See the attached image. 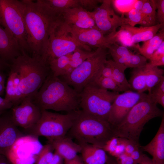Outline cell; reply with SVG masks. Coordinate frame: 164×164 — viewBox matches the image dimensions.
Returning <instances> with one entry per match:
<instances>
[{"instance_id":"cell-7","label":"cell","mask_w":164,"mask_h":164,"mask_svg":"<svg viewBox=\"0 0 164 164\" xmlns=\"http://www.w3.org/2000/svg\"><path fill=\"white\" fill-rule=\"evenodd\" d=\"M119 94L90 83L80 93L79 107L85 114L108 121L112 104Z\"/></svg>"},{"instance_id":"cell-45","label":"cell","mask_w":164,"mask_h":164,"mask_svg":"<svg viewBox=\"0 0 164 164\" xmlns=\"http://www.w3.org/2000/svg\"><path fill=\"white\" fill-rule=\"evenodd\" d=\"M164 56V41L153 53L150 60L159 59Z\"/></svg>"},{"instance_id":"cell-42","label":"cell","mask_w":164,"mask_h":164,"mask_svg":"<svg viewBox=\"0 0 164 164\" xmlns=\"http://www.w3.org/2000/svg\"><path fill=\"white\" fill-rule=\"evenodd\" d=\"M134 160L139 164L148 159L149 157L143 153L140 147L136 149L130 155Z\"/></svg>"},{"instance_id":"cell-26","label":"cell","mask_w":164,"mask_h":164,"mask_svg":"<svg viewBox=\"0 0 164 164\" xmlns=\"http://www.w3.org/2000/svg\"><path fill=\"white\" fill-rule=\"evenodd\" d=\"M147 71V64L140 67L133 68L128 81L131 89L138 93H143L146 91Z\"/></svg>"},{"instance_id":"cell-6","label":"cell","mask_w":164,"mask_h":164,"mask_svg":"<svg viewBox=\"0 0 164 164\" xmlns=\"http://www.w3.org/2000/svg\"><path fill=\"white\" fill-rule=\"evenodd\" d=\"M78 110L64 114L42 110L39 121L26 131L35 137H46L48 142L63 138L73 126Z\"/></svg>"},{"instance_id":"cell-52","label":"cell","mask_w":164,"mask_h":164,"mask_svg":"<svg viewBox=\"0 0 164 164\" xmlns=\"http://www.w3.org/2000/svg\"><path fill=\"white\" fill-rule=\"evenodd\" d=\"M149 63L151 66L154 67L163 66L164 65V56L161 58L156 60H150Z\"/></svg>"},{"instance_id":"cell-47","label":"cell","mask_w":164,"mask_h":164,"mask_svg":"<svg viewBox=\"0 0 164 164\" xmlns=\"http://www.w3.org/2000/svg\"><path fill=\"white\" fill-rule=\"evenodd\" d=\"M148 91L152 93H164V77Z\"/></svg>"},{"instance_id":"cell-20","label":"cell","mask_w":164,"mask_h":164,"mask_svg":"<svg viewBox=\"0 0 164 164\" xmlns=\"http://www.w3.org/2000/svg\"><path fill=\"white\" fill-rule=\"evenodd\" d=\"M6 85L4 98L12 103L13 106L19 104L24 98L19 88V75L10 65Z\"/></svg>"},{"instance_id":"cell-2","label":"cell","mask_w":164,"mask_h":164,"mask_svg":"<svg viewBox=\"0 0 164 164\" xmlns=\"http://www.w3.org/2000/svg\"><path fill=\"white\" fill-rule=\"evenodd\" d=\"M21 1L29 51L32 56L41 57L46 47L51 24L55 19L36 1Z\"/></svg>"},{"instance_id":"cell-28","label":"cell","mask_w":164,"mask_h":164,"mask_svg":"<svg viewBox=\"0 0 164 164\" xmlns=\"http://www.w3.org/2000/svg\"><path fill=\"white\" fill-rule=\"evenodd\" d=\"M72 53L54 59L49 62L48 66L54 76L60 77L66 74Z\"/></svg>"},{"instance_id":"cell-14","label":"cell","mask_w":164,"mask_h":164,"mask_svg":"<svg viewBox=\"0 0 164 164\" xmlns=\"http://www.w3.org/2000/svg\"><path fill=\"white\" fill-rule=\"evenodd\" d=\"M67 25L73 38L84 50L91 51L89 46L107 49L110 45L106 42L105 36L97 29H80Z\"/></svg>"},{"instance_id":"cell-13","label":"cell","mask_w":164,"mask_h":164,"mask_svg":"<svg viewBox=\"0 0 164 164\" xmlns=\"http://www.w3.org/2000/svg\"><path fill=\"white\" fill-rule=\"evenodd\" d=\"M147 94L131 90L119 94L112 104L108 122L114 128L125 118L131 109Z\"/></svg>"},{"instance_id":"cell-23","label":"cell","mask_w":164,"mask_h":164,"mask_svg":"<svg viewBox=\"0 0 164 164\" xmlns=\"http://www.w3.org/2000/svg\"><path fill=\"white\" fill-rule=\"evenodd\" d=\"M79 144L84 164H106L108 155L103 149L88 144Z\"/></svg>"},{"instance_id":"cell-49","label":"cell","mask_w":164,"mask_h":164,"mask_svg":"<svg viewBox=\"0 0 164 164\" xmlns=\"http://www.w3.org/2000/svg\"><path fill=\"white\" fill-rule=\"evenodd\" d=\"M64 162L63 159L54 152L52 158L48 164H64Z\"/></svg>"},{"instance_id":"cell-25","label":"cell","mask_w":164,"mask_h":164,"mask_svg":"<svg viewBox=\"0 0 164 164\" xmlns=\"http://www.w3.org/2000/svg\"><path fill=\"white\" fill-rule=\"evenodd\" d=\"M106 42L110 45L117 44L120 45L135 49L136 44L132 41L129 32L122 26L118 31L111 32L105 36Z\"/></svg>"},{"instance_id":"cell-33","label":"cell","mask_w":164,"mask_h":164,"mask_svg":"<svg viewBox=\"0 0 164 164\" xmlns=\"http://www.w3.org/2000/svg\"><path fill=\"white\" fill-rule=\"evenodd\" d=\"M97 87L108 90L119 92L122 91L112 77H99L90 83Z\"/></svg>"},{"instance_id":"cell-19","label":"cell","mask_w":164,"mask_h":164,"mask_svg":"<svg viewBox=\"0 0 164 164\" xmlns=\"http://www.w3.org/2000/svg\"><path fill=\"white\" fill-rule=\"evenodd\" d=\"M53 146L55 152L64 159L67 161L74 158L80 153V145L74 142L72 138L68 136L65 137L48 142Z\"/></svg>"},{"instance_id":"cell-36","label":"cell","mask_w":164,"mask_h":164,"mask_svg":"<svg viewBox=\"0 0 164 164\" xmlns=\"http://www.w3.org/2000/svg\"><path fill=\"white\" fill-rule=\"evenodd\" d=\"M127 15L126 24L134 26L137 24L144 26L141 11L133 9L125 14Z\"/></svg>"},{"instance_id":"cell-30","label":"cell","mask_w":164,"mask_h":164,"mask_svg":"<svg viewBox=\"0 0 164 164\" xmlns=\"http://www.w3.org/2000/svg\"><path fill=\"white\" fill-rule=\"evenodd\" d=\"M113 60L114 61L125 65L127 68L140 67L147 63V59L140 54L132 53L123 57L115 58Z\"/></svg>"},{"instance_id":"cell-17","label":"cell","mask_w":164,"mask_h":164,"mask_svg":"<svg viewBox=\"0 0 164 164\" xmlns=\"http://www.w3.org/2000/svg\"><path fill=\"white\" fill-rule=\"evenodd\" d=\"M22 53V50L16 39L0 26V58L10 64Z\"/></svg>"},{"instance_id":"cell-46","label":"cell","mask_w":164,"mask_h":164,"mask_svg":"<svg viewBox=\"0 0 164 164\" xmlns=\"http://www.w3.org/2000/svg\"><path fill=\"white\" fill-rule=\"evenodd\" d=\"M13 106L12 103L0 96V111L4 112L7 110L12 108Z\"/></svg>"},{"instance_id":"cell-8","label":"cell","mask_w":164,"mask_h":164,"mask_svg":"<svg viewBox=\"0 0 164 164\" xmlns=\"http://www.w3.org/2000/svg\"><path fill=\"white\" fill-rule=\"evenodd\" d=\"M106 49L98 48L94 54L69 74L60 77L78 93L98 77L107 61Z\"/></svg>"},{"instance_id":"cell-35","label":"cell","mask_w":164,"mask_h":164,"mask_svg":"<svg viewBox=\"0 0 164 164\" xmlns=\"http://www.w3.org/2000/svg\"><path fill=\"white\" fill-rule=\"evenodd\" d=\"M136 1L137 0H111L113 8L123 15L134 9V5Z\"/></svg>"},{"instance_id":"cell-34","label":"cell","mask_w":164,"mask_h":164,"mask_svg":"<svg viewBox=\"0 0 164 164\" xmlns=\"http://www.w3.org/2000/svg\"><path fill=\"white\" fill-rule=\"evenodd\" d=\"M53 150L50 143L43 146L36 156L34 164H48L53 156Z\"/></svg>"},{"instance_id":"cell-50","label":"cell","mask_w":164,"mask_h":164,"mask_svg":"<svg viewBox=\"0 0 164 164\" xmlns=\"http://www.w3.org/2000/svg\"><path fill=\"white\" fill-rule=\"evenodd\" d=\"M6 75L3 71H0V96L4 93L5 90V83Z\"/></svg>"},{"instance_id":"cell-39","label":"cell","mask_w":164,"mask_h":164,"mask_svg":"<svg viewBox=\"0 0 164 164\" xmlns=\"http://www.w3.org/2000/svg\"><path fill=\"white\" fill-rule=\"evenodd\" d=\"M125 147V153L130 155L135 149L140 147L139 142L126 138H120Z\"/></svg>"},{"instance_id":"cell-40","label":"cell","mask_w":164,"mask_h":164,"mask_svg":"<svg viewBox=\"0 0 164 164\" xmlns=\"http://www.w3.org/2000/svg\"><path fill=\"white\" fill-rule=\"evenodd\" d=\"M113 62L112 60H107L101 69L98 77H112Z\"/></svg>"},{"instance_id":"cell-16","label":"cell","mask_w":164,"mask_h":164,"mask_svg":"<svg viewBox=\"0 0 164 164\" xmlns=\"http://www.w3.org/2000/svg\"><path fill=\"white\" fill-rule=\"evenodd\" d=\"M57 18L67 25L79 28L98 29L91 12L80 6L65 10Z\"/></svg>"},{"instance_id":"cell-55","label":"cell","mask_w":164,"mask_h":164,"mask_svg":"<svg viewBox=\"0 0 164 164\" xmlns=\"http://www.w3.org/2000/svg\"><path fill=\"white\" fill-rule=\"evenodd\" d=\"M10 66V64L6 63L0 58V71H3L7 68H9Z\"/></svg>"},{"instance_id":"cell-57","label":"cell","mask_w":164,"mask_h":164,"mask_svg":"<svg viewBox=\"0 0 164 164\" xmlns=\"http://www.w3.org/2000/svg\"><path fill=\"white\" fill-rule=\"evenodd\" d=\"M138 164H154L152 161V159L149 158L145 161Z\"/></svg>"},{"instance_id":"cell-18","label":"cell","mask_w":164,"mask_h":164,"mask_svg":"<svg viewBox=\"0 0 164 164\" xmlns=\"http://www.w3.org/2000/svg\"><path fill=\"white\" fill-rule=\"evenodd\" d=\"M143 152H148L152 157L154 164H164V115L155 137L147 145H140Z\"/></svg>"},{"instance_id":"cell-38","label":"cell","mask_w":164,"mask_h":164,"mask_svg":"<svg viewBox=\"0 0 164 164\" xmlns=\"http://www.w3.org/2000/svg\"><path fill=\"white\" fill-rule=\"evenodd\" d=\"M119 143L118 137H113L106 142L103 149L110 155L112 156Z\"/></svg>"},{"instance_id":"cell-1","label":"cell","mask_w":164,"mask_h":164,"mask_svg":"<svg viewBox=\"0 0 164 164\" xmlns=\"http://www.w3.org/2000/svg\"><path fill=\"white\" fill-rule=\"evenodd\" d=\"M80 94L50 72L33 99L42 110L71 112L79 109Z\"/></svg>"},{"instance_id":"cell-29","label":"cell","mask_w":164,"mask_h":164,"mask_svg":"<svg viewBox=\"0 0 164 164\" xmlns=\"http://www.w3.org/2000/svg\"><path fill=\"white\" fill-rule=\"evenodd\" d=\"M127 68L124 65L113 60V73L112 78L116 82L122 91L130 90V86L125 73Z\"/></svg>"},{"instance_id":"cell-44","label":"cell","mask_w":164,"mask_h":164,"mask_svg":"<svg viewBox=\"0 0 164 164\" xmlns=\"http://www.w3.org/2000/svg\"><path fill=\"white\" fill-rule=\"evenodd\" d=\"M148 94L156 104H160L164 107V93H152L149 92Z\"/></svg>"},{"instance_id":"cell-24","label":"cell","mask_w":164,"mask_h":164,"mask_svg":"<svg viewBox=\"0 0 164 164\" xmlns=\"http://www.w3.org/2000/svg\"><path fill=\"white\" fill-rule=\"evenodd\" d=\"M164 40V28L160 29L159 32L151 39L144 41L141 46L136 44L135 49L139 54L150 60L155 51L160 46Z\"/></svg>"},{"instance_id":"cell-37","label":"cell","mask_w":164,"mask_h":164,"mask_svg":"<svg viewBox=\"0 0 164 164\" xmlns=\"http://www.w3.org/2000/svg\"><path fill=\"white\" fill-rule=\"evenodd\" d=\"M102 1L97 0H79L80 6L89 12L96 9L98 7V4L101 3Z\"/></svg>"},{"instance_id":"cell-12","label":"cell","mask_w":164,"mask_h":164,"mask_svg":"<svg viewBox=\"0 0 164 164\" xmlns=\"http://www.w3.org/2000/svg\"><path fill=\"white\" fill-rule=\"evenodd\" d=\"M12 109L11 116L13 121L18 127L26 130L36 124L41 116V110L31 97H25L19 104Z\"/></svg>"},{"instance_id":"cell-22","label":"cell","mask_w":164,"mask_h":164,"mask_svg":"<svg viewBox=\"0 0 164 164\" xmlns=\"http://www.w3.org/2000/svg\"><path fill=\"white\" fill-rule=\"evenodd\" d=\"M164 24L158 23L152 26L139 27L133 26L127 24L121 26L130 33L133 42L136 44L147 41L155 36L161 29L164 28Z\"/></svg>"},{"instance_id":"cell-32","label":"cell","mask_w":164,"mask_h":164,"mask_svg":"<svg viewBox=\"0 0 164 164\" xmlns=\"http://www.w3.org/2000/svg\"><path fill=\"white\" fill-rule=\"evenodd\" d=\"M147 71L146 82V91H150L163 77L164 70L152 66L147 63Z\"/></svg>"},{"instance_id":"cell-56","label":"cell","mask_w":164,"mask_h":164,"mask_svg":"<svg viewBox=\"0 0 164 164\" xmlns=\"http://www.w3.org/2000/svg\"><path fill=\"white\" fill-rule=\"evenodd\" d=\"M106 164H118L115 158L111 156L108 155V158Z\"/></svg>"},{"instance_id":"cell-51","label":"cell","mask_w":164,"mask_h":164,"mask_svg":"<svg viewBox=\"0 0 164 164\" xmlns=\"http://www.w3.org/2000/svg\"><path fill=\"white\" fill-rule=\"evenodd\" d=\"M64 164H84L81 156L77 155L71 160L64 161Z\"/></svg>"},{"instance_id":"cell-58","label":"cell","mask_w":164,"mask_h":164,"mask_svg":"<svg viewBox=\"0 0 164 164\" xmlns=\"http://www.w3.org/2000/svg\"><path fill=\"white\" fill-rule=\"evenodd\" d=\"M4 112L0 111V117L2 114L4 113Z\"/></svg>"},{"instance_id":"cell-27","label":"cell","mask_w":164,"mask_h":164,"mask_svg":"<svg viewBox=\"0 0 164 164\" xmlns=\"http://www.w3.org/2000/svg\"><path fill=\"white\" fill-rule=\"evenodd\" d=\"M156 10V0H146L141 11L144 26H152L158 24Z\"/></svg>"},{"instance_id":"cell-31","label":"cell","mask_w":164,"mask_h":164,"mask_svg":"<svg viewBox=\"0 0 164 164\" xmlns=\"http://www.w3.org/2000/svg\"><path fill=\"white\" fill-rule=\"evenodd\" d=\"M94 51H89L77 48L72 53L66 74H68L91 56Z\"/></svg>"},{"instance_id":"cell-43","label":"cell","mask_w":164,"mask_h":164,"mask_svg":"<svg viewBox=\"0 0 164 164\" xmlns=\"http://www.w3.org/2000/svg\"><path fill=\"white\" fill-rule=\"evenodd\" d=\"M115 159L118 164H138L130 155L125 152Z\"/></svg>"},{"instance_id":"cell-9","label":"cell","mask_w":164,"mask_h":164,"mask_svg":"<svg viewBox=\"0 0 164 164\" xmlns=\"http://www.w3.org/2000/svg\"><path fill=\"white\" fill-rule=\"evenodd\" d=\"M81 46L73 38L67 25L57 18L52 23L46 49L41 56L47 65L51 60L73 53Z\"/></svg>"},{"instance_id":"cell-48","label":"cell","mask_w":164,"mask_h":164,"mask_svg":"<svg viewBox=\"0 0 164 164\" xmlns=\"http://www.w3.org/2000/svg\"><path fill=\"white\" fill-rule=\"evenodd\" d=\"M119 143L117 145L114 154L112 156L116 158L120 155L125 152V147L124 144L121 141L120 138L118 137Z\"/></svg>"},{"instance_id":"cell-21","label":"cell","mask_w":164,"mask_h":164,"mask_svg":"<svg viewBox=\"0 0 164 164\" xmlns=\"http://www.w3.org/2000/svg\"><path fill=\"white\" fill-rule=\"evenodd\" d=\"M36 1L47 13L55 19L65 10L80 6L79 0Z\"/></svg>"},{"instance_id":"cell-41","label":"cell","mask_w":164,"mask_h":164,"mask_svg":"<svg viewBox=\"0 0 164 164\" xmlns=\"http://www.w3.org/2000/svg\"><path fill=\"white\" fill-rule=\"evenodd\" d=\"M156 1V18L157 23L164 24V0Z\"/></svg>"},{"instance_id":"cell-11","label":"cell","mask_w":164,"mask_h":164,"mask_svg":"<svg viewBox=\"0 0 164 164\" xmlns=\"http://www.w3.org/2000/svg\"><path fill=\"white\" fill-rule=\"evenodd\" d=\"M90 12L97 27L104 35L116 31L118 27L126 24V17L115 13L111 0H102L99 6Z\"/></svg>"},{"instance_id":"cell-10","label":"cell","mask_w":164,"mask_h":164,"mask_svg":"<svg viewBox=\"0 0 164 164\" xmlns=\"http://www.w3.org/2000/svg\"><path fill=\"white\" fill-rule=\"evenodd\" d=\"M0 26L16 39L22 52H29L21 0H0Z\"/></svg>"},{"instance_id":"cell-54","label":"cell","mask_w":164,"mask_h":164,"mask_svg":"<svg viewBox=\"0 0 164 164\" xmlns=\"http://www.w3.org/2000/svg\"><path fill=\"white\" fill-rule=\"evenodd\" d=\"M0 164H12L5 155L0 154Z\"/></svg>"},{"instance_id":"cell-3","label":"cell","mask_w":164,"mask_h":164,"mask_svg":"<svg viewBox=\"0 0 164 164\" xmlns=\"http://www.w3.org/2000/svg\"><path fill=\"white\" fill-rule=\"evenodd\" d=\"M163 115V111L157 107L156 103L147 94L114 127V137L139 142L140 135L146 123Z\"/></svg>"},{"instance_id":"cell-4","label":"cell","mask_w":164,"mask_h":164,"mask_svg":"<svg viewBox=\"0 0 164 164\" xmlns=\"http://www.w3.org/2000/svg\"><path fill=\"white\" fill-rule=\"evenodd\" d=\"M78 144H88L102 148L114 135V128L108 121L78 110L73 126L68 132Z\"/></svg>"},{"instance_id":"cell-5","label":"cell","mask_w":164,"mask_h":164,"mask_svg":"<svg viewBox=\"0 0 164 164\" xmlns=\"http://www.w3.org/2000/svg\"><path fill=\"white\" fill-rule=\"evenodd\" d=\"M20 76L19 88L24 97L33 99L50 73L49 66L40 56L22 53L10 64Z\"/></svg>"},{"instance_id":"cell-15","label":"cell","mask_w":164,"mask_h":164,"mask_svg":"<svg viewBox=\"0 0 164 164\" xmlns=\"http://www.w3.org/2000/svg\"><path fill=\"white\" fill-rule=\"evenodd\" d=\"M18 127L11 114L0 116V154L6 156L16 142L23 136Z\"/></svg>"},{"instance_id":"cell-53","label":"cell","mask_w":164,"mask_h":164,"mask_svg":"<svg viewBox=\"0 0 164 164\" xmlns=\"http://www.w3.org/2000/svg\"><path fill=\"white\" fill-rule=\"evenodd\" d=\"M146 0H137L135 3L134 9L141 11Z\"/></svg>"}]
</instances>
